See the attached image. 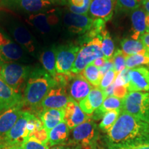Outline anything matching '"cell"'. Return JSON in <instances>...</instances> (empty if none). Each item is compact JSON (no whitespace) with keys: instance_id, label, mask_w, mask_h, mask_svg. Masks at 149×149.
I'll return each instance as SVG.
<instances>
[{"instance_id":"11","label":"cell","mask_w":149,"mask_h":149,"mask_svg":"<svg viewBox=\"0 0 149 149\" xmlns=\"http://www.w3.org/2000/svg\"><path fill=\"white\" fill-rule=\"evenodd\" d=\"M52 4L46 0H0V6L3 8L29 15L48 10Z\"/></svg>"},{"instance_id":"32","label":"cell","mask_w":149,"mask_h":149,"mask_svg":"<svg viewBox=\"0 0 149 149\" xmlns=\"http://www.w3.org/2000/svg\"><path fill=\"white\" fill-rule=\"evenodd\" d=\"M92 0H68L69 10L72 13L87 15Z\"/></svg>"},{"instance_id":"20","label":"cell","mask_w":149,"mask_h":149,"mask_svg":"<svg viewBox=\"0 0 149 149\" xmlns=\"http://www.w3.org/2000/svg\"><path fill=\"white\" fill-rule=\"evenodd\" d=\"M105 98L102 89L100 87H93L88 95L79 102V107L85 114L91 116L102 105Z\"/></svg>"},{"instance_id":"21","label":"cell","mask_w":149,"mask_h":149,"mask_svg":"<svg viewBox=\"0 0 149 149\" xmlns=\"http://www.w3.org/2000/svg\"><path fill=\"white\" fill-rule=\"evenodd\" d=\"M21 103L22 95L17 93L0 78V113Z\"/></svg>"},{"instance_id":"3","label":"cell","mask_w":149,"mask_h":149,"mask_svg":"<svg viewBox=\"0 0 149 149\" xmlns=\"http://www.w3.org/2000/svg\"><path fill=\"white\" fill-rule=\"evenodd\" d=\"M0 22L11 37L28 55L38 58L42 50L40 44L28 28L9 14H0Z\"/></svg>"},{"instance_id":"12","label":"cell","mask_w":149,"mask_h":149,"mask_svg":"<svg viewBox=\"0 0 149 149\" xmlns=\"http://www.w3.org/2000/svg\"><path fill=\"white\" fill-rule=\"evenodd\" d=\"M69 100L66 87L57 84L50 90L35 112L38 115L44 110L64 109Z\"/></svg>"},{"instance_id":"18","label":"cell","mask_w":149,"mask_h":149,"mask_svg":"<svg viewBox=\"0 0 149 149\" xmlns=\"http://www.w3.org/2000/svg\"><path fill=\"white\" fill-rule=\"evenodd\" d=\"M116 0H92L89 8V17L102 19L105 22L112 18Z\"/></svg>"},{"instance_id":"37","label":"cell","mask_w":149,"mask_h":149,"mask_svg":"<svg viewBox=\"0 0 149 149\" xmlns=\"http://www.w3.org/2000/svg\"><path fill=\"white\" fill-rule=\"evenodd\" d=\"M117 74L116 72L115 71L114 69L109 70V72L105 74V75L102 77L101 83H100V88L104 90V89L107 88V87L110 86L113 84L114 83L115 78H116Z\"/></svg>"},{"instance_id":"36","label":"cell","mask_w":149,"mask_h":149,"mask_svg":"<svg viewBox=\"0 0 149 149\" xmlns=\"http://www.w3.org/2000/svg\"><path fill=\"white\" fill-rule=\"evenodd\" d=\"M107 149H149V143H137L130 144H107Z\"/></svg>"},{"instance_id":"15","label":"cell","mask_w":149,"mask_h":149,"mask_svg":"<svg viewBox=\"0 0 149 149\" xmlns=\"http://www.w3.org/2000/svg\"><path fill=\"white\" fill-rule=\"evenodd\" d=\"M128 91L129 92H149V68L140 66L130 70Z\"/></svg>"},{"instance_id":"47","label":"cell","mask_w":149,"mask_h":149,"mask_svg":"<svg viewBox=\"0 0 149 149\" xmlns=\"http://www.w3.org/2000/svg\"><path fill=\"white\" fill-rule=\"evenodd\" d=\"M0 149H6V148H4V147H3V146H2V145L0 144Z\"/></svg>"},{"instance_id":"38","label":"cell","mask_w":149,"mask_h":149,"mask_svg":"<svg viewBox=\"0 0 149 149\" xmlns=\"http://www.w3.org/2000/svg\"><path fill=\"white\" fill-rule=\"evenodd\" d=\"M30 137H34L37 140H38L43 144H48V132L45 129V128L42 127L40 129L35 130L32 133L29 135Z\"/></svg>"},{"instance_id":"29","label":"cell","mask_w":149,"mask_h":149,"mask_svg":"<svg viewBox=\"0 0 149 149\" xmlns=\"http://www.w3.org/2000/svg\"><path fill=\"white\" fill-rule=\"evenodd\" d=\"M122 110H113L105 113L102 117L99 128L104 133H109L120 116Z\"/></svg>"},{"instance_id":"22","label":"cell","mask_w":149,"mask_h":149,"mask_svg":"<svg viewBox=\"0 0 149 149\" xmlns=\"http://www.w3.org/2000/svg\"><path fill=\"white\" fill-rule=\"evenodd\" d=\"M56 55H57V46L52 45L47 48H42L38 57L44 69L53 78L57 74Z\"/></svg>"},{"instance_id":"31","label":"cell","mask_w":149,"mask_h":149,"mask_svg":"<svg viewBox=\"0 0 149 149\" xmlns=\"http://www.w3.org/2000/svg\"><path fill=\"white\" fill-rule=\"evenodd\" d=\"M149 64V56L146 53H137L126 57V68L133 69L141 65Z\"/></svg>"},{"instance_id":"33","label":"cell","mask_w":149,"mask_h":149,"mask_svg":"<svg viewBox=\"0 0 149 149\" xmlns=\"http://www.w3.org/2000/svg\"><path fill=\"white\" fill-rule=\"evenodd\" d=\"M112 60L114 66V70L117 74L126 68V56L124 55L122 50L117 49L113 54Z\"/></svg>"},{"instance_id":"23","label":"cell","mask_w":149,"mask_h":149,"mask_svg":"<svg viewBox=\"0 0 149 149\" xmlns=\"http://www.w3.org/2000/svg\"><path fill=\"white\" fill-rule=\"evenodd\" d=\"M69 128L64 121L48 131V146L67 144L69 140Z\"/></svg>"},{"instance_id":"44","label":"cell","mask_w":149,"mask_h":149,"mask_svg":"<svg viewBox=\"0 0 149 149\" xmlns=\"http://www.w3.org/2000/svg\"><path fill=\"white\" fill-rule=\"evenodd\" d=\"M141 3L144 6L145 12L149 13V0H141Z\"/></svg>"},{"instance_id":"43","label":"cell","mask_w":149,"mask_h":149,"mask_svg":"<svg viewBox=\"0 0 149 149\" xmlns=\"http://www.w3.org/2000/svg\"><path fill=\"white\" fill-rule=\"evenodd\" d=\"M106 61H107V59H105V57H100V58L96 59L95 60L93 61L92 63L96 67H97L98 68H100L104 66V64H105Z\"/></svg>"},{"instance_id":"14","label":"cell","mask_w":149,"mask_h":149,"mask_svg":"<svg viewBox=\"0 0 149 149\" xmlns=\"http://www.w3.org/2000/svg\"><path fill=\"white\" fill-rule=\"evenodd\" d=\"M94 19L87 15H78L71 12L66 13L64 16L65 26L72 34L84 35L92 27Z\"/></svg>"},{"instance_id":"26","label":"cell","mask_w":149,"mask_h":149,"mask_svg":"<svg viewBox=\"0 0 149 149\" xmlns=\"http://www.w3.org/2000/svg\"><path fill=\"white\" fill-rule=\"evenodd\" d=\"M122 104L123 100L113 95L107 97L104 99L102 105L91 115V117L94 121L100 120L107 112L113 110H122Z\"/></svg>"},{"instance_id":"6","label":"cell","mask_w":149,"mask_h":149,"mask_svg":"<svg viewBox=\"0 0 149 149\" xmlns=\"http://www.w3.org/2000/svg\"><path fill=\"white\" fill-rule=\"evenodd\" d=\"M122 110L149 123V92H129L123 99Z\"/></svg>"},{"instance_id":"10","label":"cell","mask_w":149,"mask_h":149,"mask_svg":"<svg viewBox=\"0 0 149 149\" xmlns=\"http://www.w3.org/2000/svg\"><path fill=\"white\" fill-rule=\"evenodd\" d=\"M59 18L55 10H46L39 13L30 15L26 22L34 31L42 37L49 35L57 25Z\"/></svg>"},{"instance_id":"16","label":"cell","mask_w":149,"mask_h":149,"mask_svg":"<svg viewBox=\"0 0 149 149\" xmlns=\"http://www.w3.org/2000/svg\"><path fill=\"white\" fill-rule=\"evenodd\" d=\"M90 117V115L84 113L77 102L70 97L69 101L64 108V121L70 130H72L76 126L82 124Z\"/></svg>"},{"instance_id":"5","label":"cell","mask_w":149,"mask_h":149,"mask_svg":"<svg viewBox=\"0 0 149 149\" xmlns=\"http://www.w3.org/2000/svg\"><path fill=\"white\" fill-rule=\"evenodd\" d=\"M103 57L102 38L101 35H100L82 44L72 66L71 72L74 74H79L93 61Z\"/></svg>"},{"instance_id":"8","label":"cell","mask_w":149,"mask_h":149,"mask_svg":"<svg viewBox=\"0 0 149 149\" xmlns=\"http://www.w3.org/2000/svg\"><path fill=\"white\" fill-rule=\"evenodd\" d=\"M32 61L28 55L12 38L0 31V63L23 62Z\"/></svg>"},{"instance_id":"40","label":"cell","mask_w":149,"mask_h":149,"mask_svg":"<svg viewBox=\"0 0 149 149\" xmlns=\"http://www.w3.org/2000/svg\"><path fill=\"white\" fill-rule=\"evenodd\" d=\"M113 69H114V66H113V60H112V59H110V60L106 61L105 64H104V66L101 67V68H99L100 74H101L102 77L105 75V74L107 73V72H109V70H113Z\"/></svg>"},{"instance_id":"42","label":"cell","mask_w":149,"mask_h":149,"mask_svg":"<svg viewBox=\"0 0 149 149\" xmlns=\"http://www.w3.org/2000/svg\"><path fill=\"white\" fill-rule=\"evenodd\" d=\"M139 40L142 42V44L145 46L146 49L149 51V31L141 35L139 37Z\"/></svg>"},{"instance_id":"17","label":"cell","mask_w":149,"mask_h":149,"mask_svg":"<svg viewBox=\"0 0 149 149\" xmlns=\"http://www.w3.org/2000/svg\"><path fill=\"white\" fill-rule=\"evenodd\" d=\"M23 107L24 103H21L1 112L0 114V141L6 135L22 115L24 111L22 110Z\"/></svg>"},{"instance_id":"9","label":"cell","mask_w":149,"mask_h":149,"mask_svg":"<svg viewBox=\"0 0 149 149\" xmlns=\"http://www.w3.org/2000/svg\"><path fill=\"white\" fill-rule=\"evenodd\" d=\"M33 115L31 112L24 111L15 125L0 141V144L6 149L15 145H22L29 136V133L27 130V124Z\"/></svg>"},{"instance_id":"2","label":"cell","mask_w":149,"mask_h":149,"mask_svg":"<svg viewBox=\"0 0 149 149\" xmlns=\"http://www.w3.org/2000/svg\"><path fill=\"white\" fill-rule=\"evenodd\" d=\"M57 84L55 79L44 68L33 66L22 95L24 105L35 111L50 90Z\"/></svg>"},{"instance_id":"19","label":"cell","mask_w":149,"mask_h":149,"mask_svg":"<svg viewBox=\"0 0 149 149\" xmlns=\"http://www.w3.org/2000/svg\"><path fill=\"white\" fill-rule=\"evenodd\" d=\"M69 84V97L80 102L84 99L93 88L92 85L83 77L81 73L74 74Z\"/></svg>"},{"instance_id":"49","label":"cell","mask_w":149,"mask_h":149,"mask_svg":"<svg viewBox=\"0 0 149 149\" xmlns=\"http://www.w3.org/2000/svg\"><path fill=\"white\" fill-rule=\"evenodd\" d=\"M137 1H141V0H137Z\"/></svg>"},{"instance_id":"27","label":"cell","mask_w":149,"mask_h":149,"mask_svg":"<svg viewBox=\"0 0 149 149\" xmlns=\"http://www.w3.org/2000/svg\"><path fill=\"white\" fill-rule=\"evenodd\" d=\"M122 51L127 57L137 53H146L147 49L139 40L125 38L121 42Z\"/></svg>"},{"instance_id":"46","label":"cell","mask_w":149,"mask_h":149,"mask_svg":"<svg viewBox=\"0 0 149 149\" xmlns=\"http://www.w3.org/2000/svg\"><path fill=\"white\" fill-rule=\"evenodd\" d=\"M46 1H50V2L52 3H62L64 0H46Z\"/></svg>"},{"instance_id":"34","label":"cell","mask_w":149,"mask_h":149,"mask_svg":"<svg viewBox=\"0 0 149 149\" xmlns=\"http://www.w3.org/2000/svg\"><path fill=\"white\" fill-rule=\"evenodd\" d=\"M117 6L123 12H130L139 7L137 0H116Z\"/></svg>"},{"instance_id":"1","label":"cell","mask_w":149,"mask_h":149,"mask_svg":"<svg viewBox=\"0 0 149 149\" xmlns=\"http://www.w3.org/2000/svg\"><path fill=\"white\" fill-rule=\"evenodd\" d=\"M107 140L111 144L149 143V123L122 111L107 133Z\"/></svg>"},{"instance_id":"7","label":"cell","mask_w":149,"mask_h":149,"mask_svg":"<svg viewBox=\"0 0 149 149\" xmlns=\"http://www.w3.org/2000/svg\"><path fill=\"white\" fill-rule=\"evenodd\" d=\"M99 136V127L95 122L90 117L72 130L71 139L68 140V143L79 145L84 148L93 149L96 146Z\"/></svg>"},{"instance_id":"45","label":"cell","mask_w":149,"mask_h":149,"mask_svg":"<svg viewBox=\"0 0 149 149\" xmlns=\"http://www.w3.org/2000/svg\"><path fill=\"white\" fill-rule=\"evenodd\" d=\"M7 149H24L22 148L21 145H15V146H13L8 148Z\"/></svg>"},{"instance_id":"39","label":"cell","mask_w":149,"mask_h":149,"mask_svg":"<svg viewBox=\"0 0 149 149\" xmlns=\"http://www.w3.org/2000/svg\"><path fill=\"white\" fill-rule=\"evenodd\" d=\"M128 86H115L114 84L113 95L123 100L128 94Z\"/></svg>"},{"instance_id":"24","label":"cell","mask_w":149,"mask_h":149,"mask_svg":"<svg viewBox=\"0 0 149 149\" xmlns=\"http://www.w3.org/2000/svg\"><path fill=\"white\" fill-rule=\"evenodd\" d=\"M43 126L48 132L64 121V109H46L38 115Z\"/></svg>"},{"instance_id":"30","label":"cell","mask_w":149,"mask_h":149,"mask_svg":"<svg viewBox=\"0 0 149 149\" xmlns=\"http://www.w3.org/2000/svg\"><path fill=\"white\" fill-rule=\"evenodd\" d=\"M100 35L102 38V50L104 57L107 60H110L114 54V42L112 40L109 31L106 29L102 31Z\"/></svg>"},{"instance_id":"41","label":"cell","mask_w":149,"mask_h":149,"mask_svg":"<svg viewBox=\"0 0 149 149\" xmlns=\"http://www.w3.org/2000/svg\"><path fill=\"white\" fill-rule=\"evenodd\" d=\"M83 148L79 145H75L70 144V143H67L65 144L57 145V146H52L49 149H82Z\"/></svg>"},{"instance_id":"28","label":"cell","mask_w":149,"mask_h":149,"mask_svg":"<svg viewBox=\"0 0 149 149\" xmlns=\"http://www.w3.org/2000/svg\"><path fill=\"white\" fill-rule=\"evenodd\" d=\"M91 85L94 87H99L101 83L102 77L100 70L93 63L88 64L81 72H80Z\"/></svg>"},{"instance_id":"35","label":"cell","mask_w":149,"mask_h":149,"mask_svg":"<svg viewBox=\"0 0 149 149\" xmlns=\"http://www.w3.org/2000/svg\"><path fill=\"white\" fill-rule=\"evenodd\" d=\"M24 149H49L48 144H43L33 137H29L21 145Z\"/></svg>"},{"instance_id":"13","label":"cell","mask_w":149,"mask_h":149,"mask_svg":"<svg viewBox=\"0 0 149 149\" xmlns=\"http://www.w3.org/2000/svg\"><path fill=\"white\" fill-rule=\"evenodd\" d=\"M79 50L80 46L74 44L57 46L56 71L57 73H68L71 72Z\"/></svg>"},{"instance_id":"25","label":"cell","mask_w":149,"mask_h":149,"mask_svg":"<svg viewBox=\"0 0 149 149\" xmlns=\"http://www.w3.org/2000/svg\"><path fill=\"white\" fill-rule=\"evenodd\" d=\"M131 22L133 26V40H139L141 35L146 32V12L144 8L138 7L132 12Z\"/></svg>"},{"instance_id":"48","label":"cell","mask_w":149,"mask_h":149,"mask_svg":"<svg viewBox=\"0 0 149 149\" xmlns=\"http://www.w3.org/2000/svg\"><path fill=\"white\" fill-rule=\"evenodd\" d=\"M84 149H92V148H85Z\"/></svg>"},{"instance_id":"4","label":"cell","mask_w":149,"mask_h":149,"mask_svg":"<svg viewBox=\"0 0 149 149\" xmlns=\"http://www.w3.org/2000/svg\"><path fill=\"white\" fill-rule=\"evenodd\" d=\"M33 68L18 62L0 63V78L17 93L22 95Z\"/></svg>"}]
</instances>
